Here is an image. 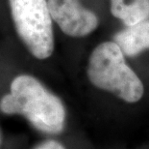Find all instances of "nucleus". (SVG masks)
<instances>
[{
    "label": "nucleus",
    "instance_id": "f257e3e1",
    "mask_svg": "<svg viewBox=\"0 0 149 149\" xmlns=\"http://www.w3.org/2000/svg\"><path fill=\"white\" fill-rule=\"evenodd\" d=\"M0 112L24 116L35 129L44 134L57 135L65 129L66 113L61 99L29 75L13 80L10 93L0 100Z\"/></svg>",
    "mask_w": 149,
    "mask_h": 149
},
{
    "label": "nucleus",
    "instance_id": "f03ea898",
    "mask_svg": "<svg viewBox=\"0 0 149 149\" xmlns=\"http://www.w3.org/2000/svg\"><path fill=\"white\" fill-rule=\"evenodd\" d=\"M87 74L95 87L127 103H136L143 96V84L126 63L124 53L116 42L101 43L93 50Z\"/></svg>",
    "mask_w": 149,
    "mask_h": 149
},
{
    "label": "nucleus",
    "instance_id": "7ed1b4c3",
    "mask_svg": "<svg viewBox=\"0 0 149 149\" xmlns=\"http://www.w3.org/2000/svg\"><path fill=\"white\" fill-rule=\"evenodd\" d=\"M15 30L34 57L46 59L54 50L52 18L47 0H9Z\"/></svg>",
    "mask_w": 149,
    "mask_h": 149
},
{
    "label": "nucleus",
    "instance_id": "20e7f679",
    "mask_svg": "<svg viewBox=\"0 0 149 149\" xmlns=\"http://www.w3.org/2000/svg\"><path fill=\"white\" fill-rule=\"evenodd\" d=\"M52 20L65 34L84 37L98 26L96 15L81 5L79 0H47Z\"/></svg>",
    "mask_w": 149,
    "mask_h": 149
},
{
    "label": "nucleus",
    "instance_id": "39448f33",
    "mask_svg": "<svg viewBox=\"0 0 149 149\" xmlns=\"http://www.w3.org/2000/svg\"><path fill=\"white\" fill-rule=\"evenodd\" d=\"M115 41L125 55L136 56L149 49V20L141 21L116 34Z\"/></svg>",
    "mask_w": 149,
    "mask_h": 149
},
{
    "label": "nucleus",
    "instance_id": "423d86ee",
    "mask_svg": "<svg viewBox=\"0 0 149 149\" xmlns=\"http://www.w3.org/2000/svg\"><path fill=\"white\" fill-rule=\"evenodd\" d=\"M111 12L127 26L149 18V0H111Z\"/></svg>",
    "mask_w": 149,
    "mask_h": 149
},
{
    "label": "nucleus",
    "instance_id": "0eeeda50",
    "mask_svg": "<svg viewBox=\"0 0 149 149\" xmlns=\"http://www.w3.org/2000/svg\"><path fill=\"white\" fill-rule=\"evenodd\" d=\"M33 149H65V147L59 141L54 139H47L36 145Z\"/></svg>",
    "mask_w": 149,
    "mask_h": 149
}]
</instances>
